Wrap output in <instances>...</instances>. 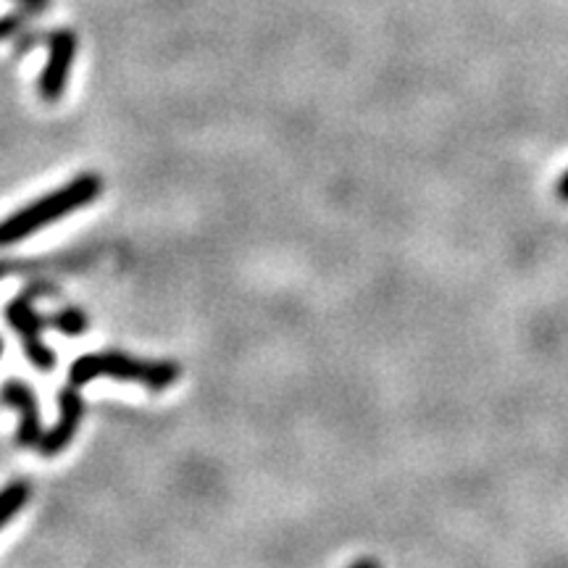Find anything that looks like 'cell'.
Masks as SVG:
<instances>
[{
	"label": "cell",
	"instance_id": "obj_1",
	"mask_svg": "<svg viewBox=\"0 0 568 568\" xmlns=\"http://www.w3.org/2000/svg\"><path fill=\"white\" fill-rule=\"evenodd\" d=\"M103 193V182L98 174H80L74 180L63 184V187L53 190L51 195L40 197L24 209L13 213V216L0 222V247L21 243V240L32 237L42 226L59 222V219L69 216V213L84 209Z\"/></svg>",
	"mask_w": 568,
	"mask_h": 568
},
{
	"label": "cell",
	"instance_id": "obj_2",
	"mask_svg": "<svg viewBox=\"0 0 568 568\" xmlns=\"http://www.w3.org/2000/svg\"><path fill=\"white\" fill-rule=\"evenodd\" d=\"M111 376L116 382H130L140 385L151 393H163L174 387L182 376V366L174 361H142L138 355L103 351V353H84L69 368L71 385L80 387L92 379Z\"/></svg>",
	"mask_w": 568,
	"mask_h": 568
},
{
	"label": "cell",
	"instance_id": "obj_3",
	"mask_svg": "<svg viewBox=\"0 0 568 568\" xmlns=\"http://www.w3.org/2000/svg\"><path fill=\"white\" fill-rule=\"evenodd\" d=\"M34 293H38V290H27V293H21L17 301L6 308V318H9L11 329L17 332L21 345H24V353L27 358H30V364L34 368H40V372H51L55 366V353L42 343V326H45V318L34 311L32 297H38Z\"/></svg>",
	"mask_w": 568,
	"mask_h": 568
},
{
	"label": "cell",
	"instance_id": "obj_4",
	"mask_svg": "<svg viewBox=\"0 0 568 568\" xmlns=\"http://www.w3.org/2000/svg\"><path fill=\"white\" fill-rule=\"evenodd\" d=\"M48 63L42 69L38 90L40 98L48 103L61 101L67 92L71 67H74L77 55V34L71 30H55L48 34Z\"/></svg>",
	"mask_w": 568,
	"mask_h": 568
},
{
	"label": "cell",
	"instance_id": "obj_5",
	"mask_svg": "<svg viewBox=\"0 0 568 568\" xmlns=\"http://www.w3.org/2000/svg\"><path fill=\"white\" fill-rule=\"evenodd\" d=\"M0 403L19 414L17 443L21 447H38L42 437V422H40L38 395L32 393V387L19 379H6L3 385H0Z\"/></svg>",
	"mask_w": 568,
	"mask_h": 568
},
{
	"label": "cell",
	"instance_id": "obj_6",
	"mask_svg": "<svg viewBox=\"0 0 568 568\" xmlns=\"http://www.w3.org/2000/svg\"><path fill=\"white\" fill-rule=\"evenodd\" d=\"M84 416V403L80 393H77L74 385L61 389L59 393V422H55L51 429L42 432L40 443H38V453L40 456H59V453L67 450L74 439L77 429H80V422Z\"/></svg>",
	"mask_w": 568,
	"mask_h": 568
},
{
	"label": "cell",
	"instance_id": "obj_7",
	"mask_svg": "<svg viewBox=\"0 0 568 568\" xmlns=\"http://www.w3.org/2000/svg\"><path fill=\"white\" fill-rule=\"evenodd\" d=\"M30 495H32V489H30V485H27L24 479L11 481L9 487L0 489V529H3L6 524H9L11 518L17 516L19 510L27 506Z\"/></svg>",
	"mask_w": 568,
	"mask_h": 568
},
{
	"label": "cell",
	"instance_id": "obj_8",
	"mask_svg": "<svg viewBox=\"0 0 568 568\" xmlns=\"http://www.w3.org/2000/svg\"><path fill=\"white\" fill-rule=\"evenodd\" d=\"M45 324H51V326H55V329L67 332V335H71V337H77V335H82L84 329H88V316H84L82 311H77V308H67V311H61V314H53L51 318H45Z\"/></svg>",
	"mask_w": 568,
	"mask_h": 568
},
{
	"label": "cell",
	"instance_id": "obj_9",
	"mask_svg": "<svg viewBox=\"0 0 568 568\" xmlns=\"http://www.w3.org/2000/svg\"><path fill=\"white\" fill-rule=\"evenodd\" d=\"M27 17H30V13L21 11V9L13 11V13H6V17H0V40L13 38V34H19L21 30H24Z\"/></svg>",
	"mask_w": 568,
	"mask_h": 568
},
{
	"label": "cell",
	"instance_id": "obj_10",
	"mask_svg": "<svg viewBox=\"0 0 568 568\" xmlns=\"http://www.w3.org/2000/svg\"><path fill=\"white\" fill-rule=\"evenodd\" d=\"M13 3H19V9L30 13V17L32 13H42L51 9V0H13Z\"/></svg>",
	"mask_w": 568,
	"mask_h": 568
},
{
	"label": "cell",
	"instance_id": "obj_11",
	"mask_svg": "<svg viewBox=\"0 0 568 568\" xmlns=\"http://www.w3.org/2000/svg\"><path fill=\"white\" fill-rule=\"evenodd\" d=\"M556 195H558L564 203H568V169H566L564 174H560V180H558V184H556Z\"/></svg>",
	"mask_w": 568,
	"mask_h": 568
},
{
	"label": "cell",
	"instance_id": "obj_12",
	"mask_svg": "<svg viewBox=\"0 0 568 568\" xmlns=\"http://www.w3.org/2000/svg\"><path fill=\"white\" fill-rule=\"evenodd\" d=\"M3 351H6V345H3V337H0V358H3Z\"/></svg>",
	"mask_w": 568,
	"mask_h": 568
}]
</instances>
